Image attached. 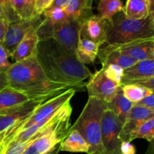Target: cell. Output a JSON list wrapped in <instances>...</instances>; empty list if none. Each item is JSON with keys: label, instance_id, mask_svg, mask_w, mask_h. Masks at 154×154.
<instances>
[{"label": "cell", "instance_id": "obj_7", "mask_svg": "<svg viewBox=\"0 0 154 154\" xmlns=\"http://www.w3.org/2000/svg\"><path fill=\"white\" fill-rule=\"evenodd\" d=\"M80 23L75 20L68 18L56 25H51L49 38H52L62 48L75 55L80 35Z\"/></svg>", "mask_w": 154, "mask_h": 154}, {"label": "cell", "instance_id": "obj_31", "mask_svg": "<svg viewBox=\"0 0 154 154\" xmlns=\"http://www.w3.org/2000/svg\"><path fill=\"white\" fill-rule=\"evenodd\" d=\"M54 0H35L34 11L36 16H42L44 12L51 7Z\"/></svg>", "mask_w": 154, "mask_h": 154}, {"label": "cell", "instance_id": "obj_26", "mask_svg": "<svg viewBox=\"0 0 154 154\" xmlns=\"http://www.w3.org/2000/svg\"><path fill=\"white\" fill-rule=\"evenodd\" d=\"M44 19L46 20L51 25H56L68 19V16L66 14L65 10L59 8H48L42 14Z\"/></svg>", "mask_w": 154, "mask_h": 154}, {"label": "cell", "instance_id": "obj_15", "mask_svg": "<svg viewBox=\"0 0 154 154\" xmlns=\"http://www.w3.org/2000/svg\"><path fill=\"white\" fill-rule=\"evenodd\" d=\"M42 21L34 26L26 33L23 40L17 45L16 49L12 53L11 57L14 60V63L20 62L32 56L35 55L37 45L39 41L37 35V29L41 25Z\"/></svg>", "mask_w": 154, "mask_h": 154}, {"label": "cell", "instance_id": "obj_14", "mask_svg": "<svg viewBox=\"0 0 154 154\" xmlns=\"http://www.w3.org/2000/svg\"><path fill=\"white\" fill-rule=\"evenodd\" d=\"M108 21L99 15L93 14L80 26V34L93 42L105 43V32Z\"/></svg>", "mask_w": 154, "mask_h": 154}, {"label": "cell", "instance_id": "obj_29", "mask_svg": "<svg viewBox=\"0 0 154 154\" xmlns=\"http://www.w3.org/2000/svg\"><path fill=\"white\" fill-rule=\"evenodd\" d=\"M124 84H133V85L139 86V87H144L149 90H154V77H148V78H138V79L129 80V81H123L120 84V85Z\"/></svg>", "mask_w": 154, "mask_h": 154}, {"label": "cell", "instance_id": "obj_16", "mask_svg": "<svg viewBox=\"0 0 154 154\" xmlns=\"http://www.w3.org/2000/svg\"><path fill=\"white\" fill-rule=\"evenodd\" d=\"M97 57L101 60L102 68L106 67L108 65L114 64L126 69L137 63L133 59L120 52L114 45H108L105 48L99 49Z\"/></svg>", "mask_w": 154, "mask_h": 154}, {"label": "cell", "instance_id": "obj_24", "mask_svg": "<svg viewBox=\"0 0 154 154\" xmlns=\"http://www.w3.org/2000/svg\"><path fill=\"white\" fill-rule=\"evenodd\" d=\"M123 7L121 0H99L97 8L99 16L109 21L114 15L123 11Z\"/></svg>", "mask_w": 154, "mask_h": 154}, {"label": "cell", "instance_id": "obj_5", "mask_svg": "<svg viewBox=\"0 0 154 154\" xmlns=\"http://www.w3.org/2000/svg\"><path fill=\"white\" fill-rule=\"evenodd\" d=\"M72 113L69 101L63 105L58 117L49 126L28 141V145L22 154H45L60 144L69 134Z\"/></svg>", "mask_w": 154, "mask_h": 154}, {"label": "cell", "instance_id": "obj_8", "mask_svg": "<svg viewBox=\"0 0 154 154\" xmlns=\"http://www.w3.org/2000/svg\"><path fill=\"white\" fill-rule=\"evenodd\" d=\"M123 123L111 110L105 108L101 120L102 141L106 151L120 150L121 141L119 135Z\"/></svg>", "mask_w": 154, "mask_h": 154}, {"label": "cell", "instance_id": "obj_27", "mask_svg": "<svg viewBox=\"0 0 154 154\" xmlns=\"http://www.w3.org/2000/svg\"><path fill=\"white\" fill-rule=\"evenodd\" d=\"M154 138V117L146 120L139 128L134 136V140L142 138L147 141H152Z\"/></svg>", "mask_w": 154, "mask_h": 154}, {"label": "cell", "instance_id": "obj_28", "mask_svg": "<svg viewBox=\"0 0 154 154\" xmlns=\"http://www.w3.org/2000/svg\"><path fill=\"white\" fill-rule=\"evenodd\" d=\"M102 69H103L104 74L106 78L117 84L120 85L123 77V72H124V69L123 68L117 65L110 64L108 65L106 67L102 68Z\"/></svg>", "mask_w": 154, "mask_h": 154}, {"label": "cell", "instance_id": "obj_37", "mask_svg": "<svg viewBox=\"0 0 154 154\" xmlns=\"http://www.w3.org/2000/svg\"><path fill=\"white\" fill-rule=\"evenodd\" d=\"M60 151V143L58 144L57 145H56L54 148L51 149L50 151H48V153H46L45 154H58Z\"/></svg>", "mask_w": 154, "mask_h": 154}, {"label": "cell", "instance_id": "obj_20", "mask_svg": "<svg viewBox=\"0 0 154 154\" xmlns=\"http://www.w3.org/2000/svg\"><path fill=\"white\" fill-rule=\"evenodd\" d=\"M90 147L82 135L76 130L72 131L60 142V151L70 153H86L88 154Z\"/></svg>", "mask_w": 154, "mask_h": 154}, {"label": "cell", "instance_id": "obj_3", "mask_svg": "<svg viewBox=\"0 0 154 154\" xmlns=\"http://www.w3.org/2000/svg\"><path fill=\"white\" fill-rule=\"evenodd\" d=\"M154 38V14L143 20L127 17L123 11L108 21L105 43L120 45L143 39Z\"/></svg>", "mask_w": 154, "mask_h": 154}, {"label": "cell", "instance_id": "obj_17", "mask_svg": "<svg viewBox=\"0 0 154 154\" xmlns=\"http://www.w3.org/2000/svg\"><path fill=\"white\" fill-rule=\"evenodd\" d=\"M101 46V44L93 42L80 34L75 56L82 64H90L96 60Z\"/></svg>", "mask_w": 154, "mask_h": 154}, {"label": "cell", "instance_id": "obj_1", "mask_svg": "<svg viewBox=\"0 0 154 154\" xmlns=\"http://www.w3.org/2000/svg\"><path fill=\"white\" fill-rule=\"evenodd\" d=\"M35 56L47 78L56 84L82 88L84 81L93 75L76 56L65 51L52 38L38 41Z\"/></svg>", "mask_w": 154, "mask_h": 154}, {"label": "cell", "instance_id": "obj_40", "mask_svg": "<svg viewBox=\"0 0 154 154\" xmlns=\"http://www.w3.org/2000/svg\"><path fill=\"white\" fill-rule=\"evenodd\" d=\"M3 133H0V154H2V140Z\"/></svg>", "mask_w": 154, "mask_h": 154}, {"label": "cell", "instance_id": "obj_12", "mask_svg": "<svg viewBox=\"0 0 154 154\" xmlns=\"http://www.w3.org/2000/svg\"><path fill=\"white\" fill-rule=\"evenodd\" d=\"M151 117H154L153 110L133 105L119 135L120 141L129 142L133 141L138 128Z\"/></svg>", "mask_w": 154, "mask_h": 154}, {"label": "cell", "instance_id": "obj_10", "mask_svg": "<svg viewBox=\"0 0 154 154\" xmlns=\"http://www.w3.org/2000/svg\"><path fill=\"white\" fill-rule=\"evenodd\" d=\"M85 86L89 97L97 99L105 103L111 102L120 87L106 78L102 69L93 74Z\"/></svg>", "mask_w": 154, "mask_h": 154}, {"label": "cell", "instance_id": "obj_13", "mask_svg": "<svg viewBox=\"0 0 154 154\" xmlns=\"http://www.w3.org/2000/svg\"><path fill=\"white\" fill-rule=\"evenodd\" d=\"M114 46L123 54L137 62L154 60V38L143 39Z\"/></svg>", "mask_w": 154, "mask_h": 154}, {"label": "cell", "instance_id": "obj_30", "mask_svg": "<svg viewBox=\"0 0 154 154\" xmlns=\"http://www.w3.org/2000/svg\"><path fill=\"white\" fill-rule=\"evenodd\" d=\"M11 57L10 54L5 49L2 42H0V72H6L11 66L8 58Z\"/></svg>", "mask_w": 154, "mask_h": 154}, {"label": "cell", "instance_id": "obj_11", "mask_svg": "<svg viewBox=\"0 0 154 154\" xmlns=\"http://www.w3.org/2000/svg\"><path fill=\"white\" fill-rule=\"evenodd\" d=\"M43 20V17L37 16L31 20H22L9 23L8 29L2 42L5 49L10 56L14 52L20 42L23 40L26 33L34 26Z\"/></svg>", "mask_w": 154, "mask_h": 154}, {"label": "cell", "instance_id": "obj_36", "mask_svg": "<svg viewBox=\"0 0 154 154\" xmlns=\"http://www.w3.org/2000/svg\"><path fill=\"white\" fill-rule=\"evenodd\" d=\"M8 87V81L5 72H0V91Z\"/></svg>", "mask_w": 154, "mask_h": 154}, {"label": "cell", "instance_id": "obj_4", "mask_svg": "<svg viewBox=\"0 0 154 154\" xmlns=\"http://www.w3.org/2000/svg\"><path fill=\"white\" fill-rule=\"evenodd\" d=\"M105 108V102L89 97L78 120L69 128V132L74 130L78 131L88 143L90 147L88 154L100 153L105 151L101 134V120Z\"/></svg>", "mask_w": 154, "mask_h": 154}, {"label": "cell", "instance_id": "obj_39", "mask_svg": "<svg viewBox=\"0 0 154 154\" xmlns=\"http://www.w3.org/2000/svg\"><path fill=\"white\" fill-rule=\"evenodd\" d=\"M93 154H121L120 150H116V151H106L105 150L103 153H93Z\"/></svg>", "mask_w": 154, "mask_h": 154}, {"label": "cell", "instance_id": "obj_9", "mask_svg": "<svg viewBox=\"0 0 154 154\" xmlns=\"http://www.w3.org/2000/svg\"><path fill=\"white\" fill-rule=\"evenodd\" d=\"M48 99H30L22 104L0 111V133L29 117L39 105Z\"/></svg>", "mask_w": 154, "mask_h": 154}, {"label": "cell", "instance_id": "obj_25", "mask_svg": "<svg viewBox=\"0 0 154 154\" xmlns=\"http://www.w3.org/2000/svg\"><path fill=\"white\" fill-rule=\"evenodd\" d=\"M120 86L124 97L133 103V105L140 102L145 96L153 93V90L133 84H124Z\"/></svg>", "mask_w": 154, "mask_h": 154}, {"label": "cell", "instance_id": "obj_38", "mask_svg": "<svg viewBox=\"0 0 154 154\" xmlns=\"http://www.w3.org/2000/svg\"><path fill=\"white\" fill-rule=\"evenodd\" d=\"M146 1L147 2V3H148L149 5H150L151 12L154 14V0H146Z\"/></svg>", "mask_w": 154, "mask_h": 154}, {"label": "cell", "instance_id": "obj_32", "mask_svg": "<svg viewBox=\"0 0 154 154\" xmlns=\"http://www.w3.org/2000/svg\"><path fill=\"white\" fill-rule=\"evenodd\" d=\"M134 105L144 107V108H148V109L153 110L154 111V94L151 93V94L145 96L140 102H137L136 104H134Z\"/></svg>", "mask_w": 154, "mask_h": 154}, {"label": "cell", "instance_id": "obj_6", "mask_svg": "<svg viewBox=\"0 0 154 154\" xmlns=\"http://www.w3.org/2000/svg\"><path fill=\"white\" fill-rule=\"evenodd\" d=\"M77 90L75 88H70L65 91L62 92L60 94L57 95L51 99H48L45 102L39 105L32 114L12 127L6 129L3 133L2 140V152L6 145L16 136L20 132H23L25 129L32 125L42 121L44 119L47 118L49 116L52 115L59 108H61L64 104L72 100L75 96Z\"/></svg>", "mask_w": 154, "mask_h": 154}, {"label": "cell", "instance_id": "obj_22", "mask_svg": "<svg viewBox=\"0 0 154 154\" xmlns=\"http://www.w3.org/2000/svg\"><path fill=\"white\" fill-rule=\"evenodd\" d=\"M123 13L127 17L134 20H143L153 14L146 0H127L123 7Z\"/></svg>", "mask_w": 154, "mask_h": 154}, {"label": "cell", "instance_id": "obj_33", "mask_svg": "<svg viewBox=\"0 0 154 154\" xmlns=\"http://www.w3.org/2000/svg\"><path fill=\"white\" fill-rule=\"evenodd\" d=\"M120 151L121 154H135L136 150L135 146L129 141H121Z\"/></svg>", "mask_w": 154, "mask_h": 154}, {"label": "cell", "instance_id": "obj_18", "mask_svg": "<svg viewBox=\"0 0 154 154\" xmlns=\"http://www.w3.org/2000/svg\"><path fill=\"white\" fill-rule=\"evenodd\" d=\"M93 0H70L65 11L68 17L75 20L81 25L93 14Z\"/></svg>", "mask_w": 154, "mask_h": 154}, {"label": "cell", "instance_id": "obj_2", "mask_svg": "<svg viewBox=\"0 0 154 154\" xmlns=\"http://www.w3.org/2000/svg\"><path fill=\"white\" fill-rule=\"evenodd\" d=\"M5 73L9 87L24 93L30 99H49L72 88L50 81L35 55L12 63Z\"/></svg>", "mask_w": 154, "mask_h": 154}, {"label": "cell", "instance_id": "obj_21", "mask_svg": "<svg viewBox=\"0 0 154 154\" xmlns=\"http://www.w3.org/2000/svg\"><path fill=\"white\" fill-rule=\"evenodd\" d=\"M105 105H106V108L111 110L123 123L126 120L129 113L130 112L131 109L133 107V103L126 99L123 96L121 86L118 89L111 102L105 103Z\"/></svg>", "mask_w": 154, "mask_h": 154}, {"label": "cell", "instance_id": "obj_34", "mask_svg": "<svg viewBox=\"0 0 154 154\" xmlns=\"http://www.w3.org/2000/svg\"><path fill=\"white\" fill-rule=\"evenodd\" d=\"M8 22L2 17H0V42H2L4 38L6 31L8 27Z\"/></svg>", "mask_w": 154, "mask_h": 154}, {"label": "cell", "instance_id": "obj_23", "mask_svg": "<svg viewBox=\"0 0 154 154\" xmlns=\"http://www.w3.org/2000/svg\"><path fill=\"white\" fill-rule=\"evenodd\" d=\"M28 100H30V99L26 95L8 87L0 91V111L16 106Z\"/></svg>", "mask_w": 154, "mask_h": 154}, {"label": "cell", "instance_id": "obj_35", "mask_svg": "<svg viewBox=\"0 0 154 154\" xmlns=\"http://www.w3.org/2000/svg\"><path fill=\"white\" fill-rule=\"evenodd\" d=\"M70 0H54L49 8H59L65 10L67 5H69Z\"/></svg>", "mask_w": 154, "mask_h": 154}, {"label": "cell", "instance_id": "obj_19", "mask_svg": "<svg viewBox=\"0 0 154 154\" xmlns=\"http://www.w3.org/2000/svg\"><path fill=\"white\" fill-rule=\"evenodd\" d=\"M148 77H154V60L138 61L131 67L124 69L121 83L129 80Z\"/></svg>", "mask_w": 154, "mask_h": 154}]
</instances>
